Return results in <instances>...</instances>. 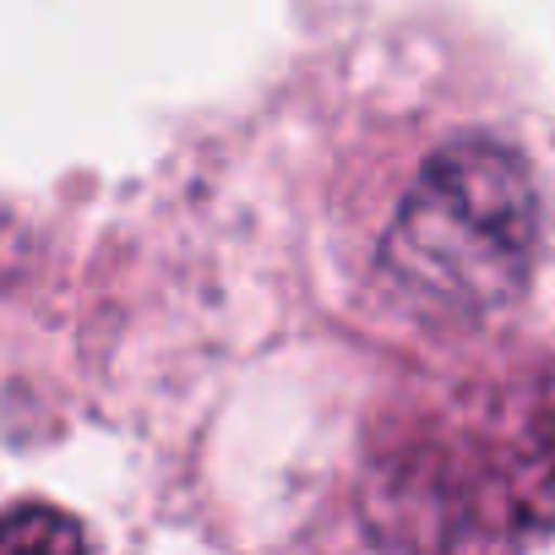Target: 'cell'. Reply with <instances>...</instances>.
Listing matches in <instances>:
<instances>
[{
    "mask_svg": "<svg viewBox=\"0 0 555 555\" xmlns=\"http://www.w3.org/2000/svg\"><path fill=\"white\" fill-rule=\"evenodd\" d=\"M261 261L333 344L555 354V115L430 39L322 55L256 120Z\"/></svg>",
    "mask_w": 555,
    "mask_h": 555,
    "instance_id": "cell-1",
    "label": "cell"
},
{
    "mask_svg": "<svg viewBox=\"0 0 555 555\" xmlns=\"http://www.w3.org/2000/svg\"><path fill=\"white\" fill-rule=\"evenodd\" d=\"M322 354L261 555H533L555 533V354Z\"/></svg>",
    "mask_w": 555,
    "mask_h": 555,
    "instance_id": "cell-2",
    "label": "cell"
},
{
    "mask_svg": "<svg viewBox=\"0 0 555 555\" xmlns=\"http://www.w3.org/2000/svg\"><path fill=\"white\" fill-rule=\"evenodd\" d=\"M7 555H93V539L77 512L44 495H17L7 512Z\"/></svg>",
    "mask_w": 555,
    "mask_h": 555,
    "instance_id": "cell-3",
    "label": "cell"
}]
</instances>
